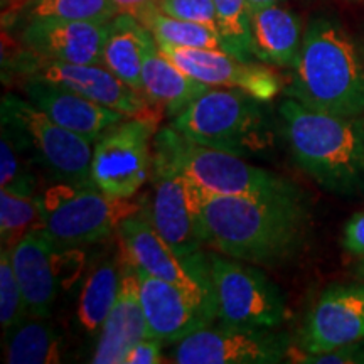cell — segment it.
Returning a JSON list of instances; mask_svg holds the SVG:
<instances>
[{
	"label": "cell",
	"mask_w": 364,
	"mask_h": 364,
	"mask_svg": "<svg viewBox=\"0 0 364 364\" xmlns=\"http://www.w3.org/2000/svg\"><path fill=\"white\" fill-rule=\"evenodd\" d=\"M117 14L113 0H31L4 26L17 27L34 19L110 22Z\"/></svg>",
	"instance_id": "cell-27"
},
{
	"label": "cell",
	"mask_w": 364,
	"mask_h": 364,
	"mask_svg": "<svg viewBox=\"0 0 364 364\" xmlns=\"http://www.w3.org/2000/svg\"><path fill=\"white\" fill-rule=\"evenodd\" d=\"M343 248L353 257L364 258V211L356 213L346 223L343 231Z\"/></svg>",
	"instance_id": "cell-35"
},
{
	"label": "cell",
	"mask_w": 364,
	"mask_h": 364,
	"mask_svg": "<svg viewBox=\"0 0 364 364\" xmlns=\"http://www.w3.org/2000/svg\"><path fill=\"white\" fill-rule=\"evenodd\" d=\"M218 318L231 326L277 329L287 318L279 287L258 265L208 252Z\"/></svg>",
	"instance_id": "cell-8"
},
{
	"label": "cell",
	"mask_w": 364,
	"mask_h": 364,
	"mask_svg": "<svg viewBox=\"0 0 364 364\" xmlns=\"http://www.w3.org/2000/svg\"><path fill=\"white\" fill-rule=\"evenodd\" d=\"M253 58L268 66L294 68L302 48L300 17L282 4L250 12Z\"/></svg>",
	"instance_id": "cell-21"
},
{
	"label": "cell",
	"mask_w": 364,
	"mask_h": 364,
	"mask_svg": "<svg viewBox=\"0 0 364 364\" xmlns=\"http://www.w3.org/2000/svg\"><path fill=\"white\" fill-rule=\"evenodd\" d=\"M282 2H284V0H248V6H250V12H253L262 7L273 6V4H282Z\"/></svg>",
	"instance_id": "cell-38"
},
{
	"label": "cell",
	"mask_w": 364,
	"mask_h": 364,
	"mask_svg": "<svg viewBox=\"0 0 364 364\" xmlns=\"http://www.w3.org/2000/svg\"><path fill=\"white\" fill-rule=\"evenodd\" d=\"M135 268V267H134ZM147 338L179 343L213 321L181 287L135 268Z\"/></svg>",
	"instance_id": "cell-17"
},
{
	"label": "cell",
	"mask_w": 364,
	"mask_h": 364,
	"mask_svg": "<svg viewBox=\"0 0 364 364\" xmlns=\"http://www.w3.org/2000/svg\"><path fill=\"white\" fill-rule=\"evenodd\" d=\"M263 103L241 90L211 86L171 125L204 147L240 157L258 156L272 145L270 122Z\"/></svg>",
	"instance_id": "cell-5"
},
{
	"label": "cell",
	"mask_w": 364,
	"mask_h": 364,
	"mask_svg": "<svg viewBox=\"0 0 364 364\" xmlns=\"http://www.w3.org/2000/svg\"><path fill=\"white\" fill-rule=\"evenodd\" d=\"M34 317L9 331L6 361L9 364H56L61 363V338L54 327Z\"/></svg>",
	"instance_id": "cell-25"
},
{
	"label": "cell",
	"mask_w": 364,
	"mask_h": 364,
	"mask_svg": "<svg viewBox=\"0 0 364 364\" xmlns=\"http://www.w3.org/2000/svg\"><path fill=\"white\" fill-rule=\"evenodd\" d=\"M364 341V284L331 285L309 312L300 334L304 354Z\"/></svg>",
	"instance_id": "cell-15"
},
{
	"label": "cell",
	"mask_w": 364,
	"mask_h": 364,
	"mask_svg": "<svg viewBox=\"0 0 364 364\" xmlns=\"http://www.w3.org/2000/svg\"><path fill=\"white\" fill-rule=\"evenodd\" d=\"M31 0H2V19L4 24H7L9 21L21 11L22 7H26Z\"/></svg>",
	"instance_id": "cell-37"
},
{
	"label": "cell",
	"mask_w": 364,
	"mask_h": 364,
	"mask_svg": "<svg viewBox=\"0 0 364 364\" xmlns=\"http://www.w3.org/2000/svg\"><path fill=\"white\" fill-rule=\"evenodd\" d=\"M152 196L142 203L150 223L166 243L184 262L206 255L199 218L196 211L189 181L162 164L152 162ZM193 267V265H191ZM194 268V267H193ZM206 270V268H198Z\"/></svg>",
	"instance_id": "cell-13"
},
{
	"label": "cell",
	"mask_w": 364,
	"mask_h": 364,
	"mask_svg": "<svg viewBox=\"0 0 364 364\" xmlns=\"http://www.w3.org/2000/svg\"><path fill=\"white\" fill-rule=\"evenodd\" d=\"M359 277L364 280V258H363V263L359 265Z\"/></svg>",
	"instance_id": "cell-39"
},
{
	"label": "cell",
	"mask_w": 364,
	"mask_h": 364,
	"mask_svg": "<svg viewBox=\"0 0 364 364\" xmlns=\"http://www.w3.org/2000/svg\"><path fill=\"white\" fill-rule=\"evenodd\" d=\"M154 162L188 177L213 194L275 198L302 193L287 177L253 166L245 157L196 144L172 125L156 134Z\"/></svg>",
	"instance_id": "cell-4"
},
{
	"label": "cell",
	"mask_w": 364,
	"mask_h": 364,
	"mask_svg": "<svg viewBox=\"0 0 364 364\" xmlns=\"http://www.w3.org/2000/svg\"><path fill=\"white\" fill-rule=\"evenodd\" d=\"M140 22L154 34L159 44H169L176 46V48L226 51L225 41H223L221 34L216 29L198 24V22L167 16L159 7H154L149 12H145L140 17Z\"/></svg>",
	"instance_id": "cell-26"
},
{
	"label": "cell",
	"mask_w": 364,
	"mask_h": 364,
	"mask_svg": "<svg viewBox=\"0 0 364 364\" xmlns=\"http://www.w3.org/2000/svg\"><path fill=\"white\" fill-rule=\"evenodd\" d=\"M157 7L167 16L198 22L218 31L215 0H159Z\"/></svg>",
	"instance_id": "cell-32"
},
{
	"label": "cell",
	"mask_w": 364,
	"mask_h": 364,
	"mask_svg": "<svg viewBox=\"0 0 364 364\" xmlns=\"http://www.w3.org/2000/svg\"><path fill=\"white\" fill-rule=\"evenodd\" d=\"M164 343L154 338H145L139 341L127 354L125 364H161L167 363L162 354Z\"/></svg>",
	"instance_id": "cell-34"
},
{
	"label": "cell",
	"mask_w": 364,
	"mask_h": 364,
	"mask_svg": "<svg viewBox=\"0 0 364 364\" xmlns=\"http://www.w3.org/2000/svg\"><path fill=\"white\" fill-rule=\"evenodd\" d=\"M154 34L130 14H117L110 22L102 65L136 91H142V68Z\"/></svg>",
	"instance_id": "cell-23"
},
{
	"label": "cell",
	"mask_w": 364,
	"mask_h": 364,
	"mask_svg": "<svg viewBox=\"0 0 364 364\" xmlns=\"http://www.w3.org/2000/svg\"><path fill=\"white\" fill-rule=\"evenodd\" d=\"M113 4H115L118 14H130L140 21L145 12L157 7L159 0H113Z\"/></svg>",
	"instance_id": "cell-36"
},
{
	"label": "cell",
	"mask_w": 364,
	"mask_h": 364,
	"mask_svg": "<svg viewBox=\"0 0 364 364\" xmlns=\"http://www.w3.org/2000/svg\"><path fill=\"white\" fill-rule=\"evenodd\" d=\"M22 136L16 129L2 122L0 134V186L17 193L34 194V176L27 169L21 154Z\"/></svg>",
	"instance_id": "cell-30"
},
{
	"label": "cell",
	"mask_w": 364,
	"mask_h": 364,
	"mask_svg": "<svg viewBox=\"0 0 364 364\" xmlns=\"http://www.w3.org/2000/svg\"><path fill=\"white\" fill-rule=\"evenodd\" d=\"M2 122L24 136L38 161L59 182L93 186L91 157L93 142L58 125L27 98L9 93L0 105Z\"/></svg>",
	"instance_id": "cell-9"
},
{
	"label": "cell",
	"mask_w": 364,
	"mask_h": 364,
	"mask_svg": "<svg viewBox=\"0 0 364 364\" xmlns=\"http://www.w3.org/2000/svg\"><path fill=\"white\" fill-rule=\"evenodd\" d=\"M287 354V339L273 329L220 322L193 332L177 343V364H275Z\"/></svg>",
	"instance_id": "cell-12"
},
{
	"label": "cell",
	"mask_w": 364,
	"mask_h": 364,
	"mask_svg": "<svg viewBox=\"0 0 364 364\" xmlns=\"http://www.w3.org/2000/svg\"><path fill=\"white\" fill-rule=\"evenodd\" d=\"M120 257L108 258L90 273L78 300V321L86 332L97 334L102 329L120 292Z\"/></svg>",
	"instance_id": "cell-24"
},
{
	"label": "cell",
	"mask_w": 364,
	"mask_h": 364,
	"mask_svg": "<svg viewBox=\"0 0 364 364\" xmlns=\"http://www.w3.org/2000/svg\"><path fill=\"white\" fill-rule=\"evenodd\" d=\"M9 248V247H7ZM59 250L53 236L38 225L11 247L12 267L31 317H48L59 287Z\"/></svg>",
	"instance_id": "cell-18"
},
{
	"label": "cell",
	"mask_w": 364,
	"mask_h": 364,
	"mask_svg": "<svg viewBox=\"0 0 364 364\" xmlns=\"http://www.w3.org/2000/svg\"><path fill=\"white\" fill-rule=\"evenodd\" d=\"M41 223L39 199L36 194L0 189V236L2 247H14L27 231Z\"/></svg>",
	"instance_id": "cell-28"
},
{
	"label": "cell",
	"mask_w": 364,
	"mask_h": 364,
	"mask_svg": "<svg viewBox=\"0 0 364 364\" xmlns=\"http://www.w3.org/2000/svg\"><path fill=\"white\" fill-rule=\"evenodd\" d=\"M110 22L34 19L17 26V41L26 51L48 61L102 65Z\"/></svg>",
	"instance_id": "cell-16"
},
{
	"label": "cell",
	"mask_w": 364,
	"mask_h": 364,
	"mask_svg": "<svg viewBox=\"0 0 364 364\" xmlns=\"http://www.w3.org/2000/svg\"><path fill=\"white\" fill-rule=\"evenodd\" d=\"M120 253L132 265L186 290L194 302L215 322L218 318L211 270H198L184 262L157 233L142 206L139 213L122 221L118 228Z\"/></svg>",
	"instance_id": "cell-10"
},
{
	"label": "cell",
	"mask_w": 364,
	"mask_h": 364,
	"mask_svg": "<svg viewBox=\"0 0 364 364\" xmlns=\"http://www.w3.org/2000/svg\"><path fill=\"white\" fill-rule=\"evenodd\" d=\"M161 51L182 71L213 88L241 90L262 102H272L282 90V80L265 63L241 59L220 49H189L159 44Z\"/></svg>",
	"instance_id": "cell-14"
},
{
	"label": "cell",
	"mask_w": 364,
	"mask_h": 364,
	"mask_svg": "<svg viewBox=\"0 0 364 364\" xmlns=\"http://www.w3.org/2000/svg\"><path fill=\"white\" fill-rule=\"evenodd\" d=\"M208 88L211 86L194 80L167 58L157 41L149 46L142 68V93L154 107L164 108L167 117L174 120Z\"/></svg>",
	"instance_id": "cell-22"
},
{
	"label": "cell",
	"mask_w": 364,
	"mask_h": 364,
	"mask_svg": "<svg viewBox=\"0 0 364 364\" xmlns=\"http://www.w3.org/2000/svg\"><path fill=\"white\" fill-rule=\"evenodd\" d=\"M9 61H11L9 65L16 73H19L22 78H39L61 85L91 102L125 113L127 117L142 115L152 110L154 107L142 91L132 88L103 65L48 61V59L34 56L24 48H21L17 56Z\"/></svg>",
	"instance_id": "cell-11"
},
{
	"label": "cell",
	"mask_w": 364,
	"mask_h": 364,
	"mask_svg": "<svg viewBox=\"0 0 364 364\" xmlns=\"http://www.w3.org/2000/svg\"><path fill=\"white\" fill-rule=\"evenodd\" d=\"M24 97L58 125L97 142L108 129L127 115L81 97L76 91L39 78H24L19 85Z\"/></svg>",
	"instance_id": "cell-19"
},
{
	"label": "cell",
	"mask_w": 364,
	"mask_h": 364,
	"mask_svg": "<svg viewBox=\"0 0 364 364\" xmlns=\"http://www.w3.org/2000/svg\"><path fill=\"white\" fill-rule=\"evenodd\" d=\"M292 70L289 98L332 115H364V54L338 19L312 17Z\"/></svg>",
	"instance_id": "cell-2"
},
{
	"label": "cell",
	"mask_w": 364,
	"mask_h": 364,
	"mask_svg": "<svg viewBox=\"0 0 364 364\" xmlns=\"http://www.w3.org/2000/svg\"><path fill=\"white\" fill-rule=\"evenodd\" d=\"M189 186L208 248L258 267H280L306 247L311 216L302 193L245 198L208 193L193 181Z\"/></svg>",
	"instance_id": "cell-1"
},
{
	"label": "cell",
	"mask_w": 364,
	"mask_h": 364,
	"mask_svg": "<svg viewBox=\"0 0 364 364\" xmlns=\"http://www.w3.org/2000/svg\"><path fill=\"white\" fill-rule=\"evenodd\" d=\"M216 22L226 51L241 59H252V29L248 0H215Z\"/></svg>",
	"instance_id": "cell-29"
},
{
	"label": "cell",
	"mask_w": 364,
	"mask_h": 364,
	"mask_svg": "<svg viewBox=\"0 0 364 364\" xmlns=\"http://www.w3.org/2000/svg\"><path fill=\"white\" fill-rule=\"evenodd\" d=\"M39 225L59 247L93 245L118 233L122 221L142 209V203L105 194L95 186L56 181L38 196Z\"/></svg>",
	"instance_id": "cell-6"
},
{
	"label": "cell",
	"mask_w": 364,
	"mask_h": 364,
	"mask_svg": "<svg viewBox=\"0 0 364 364\" xmlns=\"http://www.w3.org/2000/svg\"><path fill=\"white\" fill-rule=\"evenodd\" d=\"M299 361L307 364H364V341L339 346L321 354H302Z\"/></svg>",
	"instance_id": "cell-33"
},
{
	"label": "cell",
	"mask_w": 364,
	"mask_h": 364,
	"mask_svg": "<svg viewBox=\"0 0 364 364\" xmlns=\"http://www.w3.org/2000/svg\"><path fill=\"white\" fill-rule=\"evenodd\" d=\"M361 49H363V54H364V41H363V44H361Z\"/></svg>",
	"instance_id": "cell-40"
},
{
	"label": "cell",
	"mask_w": 364,
	"mask_h": 364,
	"mask_svg": "<svg viewBox=\"0 0 364 364\" xmlns=\"http://www.w3.org/2000/svg\"><path fill=\"white\" fill-rule=\"evenodd\" d=\"M120 292L107 321L100 329L93 364H125L127 354L134 346L147 338V324L140 304L139 282L132 263L120 253Z\"/></svg>",
	"instance_id": "cell-20"
},
{
	"label": "cell",
	"mask_w": 364,
	"mask_h": 364,
	"mask_svg": "<svg viewBox=\"0 0 364 364\" xmlns=\"http://www.w3.org/2000/svg\"><path fill=\"white\" fill-rule=\"evenodd\" d=\"M157 113L127 117L93 144L91 182L105 194L134 199L149 182L154 162V139L159 132Z\"/></svg>",
	"instance_id": "cell-7"
},
{
	"label": "cell",
	"mask_w": 364,
	"mask_h": 364,
	"mask_svg": "<svg viewBox=\"0 0 364 364\" xmlns=\"http://www.w3.org/2000/svg\"><path fill=\"white\" fill-rule=\"evenodd\" d=\"M294 162L334 194L364 191V115H332L287 97L279 108Z\"/></svg>",
	"instance_id": "cell-3"
},
{
	"label": "cell",
	"mask_w": 364,
	"mask_h": 364,
	"mask_svg": "<svg viewBox=\"0 0 364 364\" xmlns=\"http://www.w3.org/2000/svg\"><path fill=\"white\" fill-rule=\"evenodd\" d=\"M29 316L24 294L12 267L11 248L0 252V324L4 332L12 331Z\"/></svg>",
	"instance_id": "cell-31"
}]
</instances>
